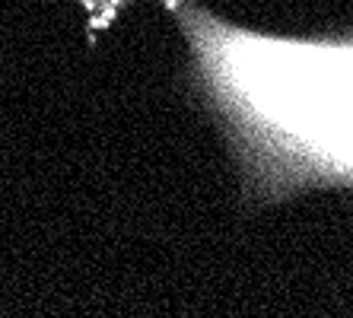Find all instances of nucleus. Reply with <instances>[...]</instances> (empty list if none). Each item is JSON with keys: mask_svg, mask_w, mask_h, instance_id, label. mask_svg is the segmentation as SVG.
I'll list each match as a JSON object with an SVG mask.
<instances>
[{"mask_svg": "<svg viewBox=\"0 0 353 318\" xmlns=\"http://www.w3.org/2000/svg\"><path fill=\"white\" fill-rule=\"evenodd\" d=\"M191 86L239 159L248 197L353 188V32L280 35L181 10Z\"/></svg>", "mask_w": 353, "mask_h": 318, "instance_id": "f257e3e1", "label": "nucleus"}]
</instances>
